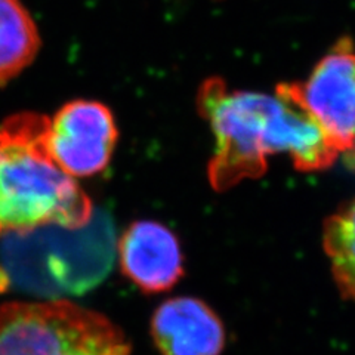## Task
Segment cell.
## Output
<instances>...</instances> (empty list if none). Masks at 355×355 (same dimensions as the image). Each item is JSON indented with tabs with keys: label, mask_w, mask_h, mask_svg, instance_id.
Returning <instances> with one entry per match:
<instances>
[{
	"label": "cell",
	"mask_w": 355,
	"mask_h": 355,
	"mask_svg": "<svg viewBox=\"0 0 355 355\" xmlns=\"http://www.w3.org/2000/svg\"><path fill=\"white\" fill-rule=\"evenodd\" d=\"M119 261L123 274L146 293L171 291L184 274L180 241L155 220H137L123 232Z\"/></svg>",
	"instance_id": "52a82bcc"
},
{
	"label": "cell",
	"mask_w": 355,
	"mask_h": 355,
	"mask_svg": "<svg viewBox=\"0 0 355 355\" xmlns=\"http://www.w3.org/2000/svg\"><path fill=\"white\" fill-rule=\"evenodd\" d=\"M117 139L114 116L103 103L74 99L49 117V151L60 169L74 180L103 172Z\"/></svg>",
	"instance_id": "8992f818"
},
{
	"label": "cell",
	"mask_w": 355,
	"mask_h": 355,
	"mask_svg": "<svg viewBox=\"0 0 355 355\" xmlns=\"http://www.w3.org/2000/svg\"><path fill=\"white\" fill-rule=\"evenodd\" d=\"M40 46L36 22L21 0H0V86L24 71Z\"/></svg>",
	"instance_id": "9c48e42d"
},
{
	"label": "cell",
	"mask_w": 355,
	"mask_h": 355,
	"mask_svg": "<svg viewBox=\"0 0 355 355\" xmlns=\"http://www.w3.org/2000/svg\"><path fill=\"white\" fill-rule=\"evenodd\" d=\"M323 248L342 296L355 301V197L326 219Z\"/></svg>",
	"instance_id": "30bf717a"
},
{
	"label": "cell",
	"mask_w": 355,
	"mask_h": 355,
	"mask_svg": "<svg viewBox=\"0 0 355 355\" xmlns=\"http://www.w3.org/2000/svg\"><path fill=\"white\" fill-rule=\"evenodd\" d=\"M48 128L49 117L33 111L0 123V234L82 230L92 218L91 198L52 157Z\"/></svg>",
	"instance_id": "7a4b0ae2"
},
{
	"label": "cell",
	"mask_w": 355,
	"mask_h": 355,
	"mask_svg": "<svg viewBox=\"0 0 355 355\" xmlns=\"http://www.w3.org/2000/svg\"><path fill=\"white\" fill-rule=\"evenodd\" d=\"M151 335L162 355H219L225 345L220 318L196 297H173L153 315Z\"/></svg>",
	"instance_id": "ba28073f"
},
{
	"label": "cell",
	"mask_w": 355,
	"mask_h": 355,
	"mask_svg": "<svg viewBox=\"0 0 355 355\" xmlns=\"http://www.w3.org/2000/svg\"><path fill=\"white\" fill-rule=\"evenodd\" d=\"M111 263L110 237L10 239L0 254V295H82L101 283Z\"/></svg>",
	"instance_id": "3957f363"
},
{
	"label": "cell",
	"mask_w": 355,
	"mask_h": 355,
	"mask_svg": "<svg viewBox=\"0 0 355 355\" xmlns=\"http://www.w3.org/2000/svg\"><path fill=\"white\" fill-rule=\"evenodd\" d=\"M0 355H130L121 331L98 313L53 301L0 308Z\"/></svg>",
	"instance_id": "277c9868"
},
{
	"label": "cell",
	"mask_w": 355,
	"mask_h": 355,
	"mask_svg": "<svg viewBox=\"0 0 355 355\" xmlns=\"http://www.w3.org/2000/svg\"><path fill=\"white\" fill-rule=\"evenodd\" d=\"M197 110L215 138L207 166L215 191L261 178L274 154H287L301 172L329 169L339 159L323 129L297 101L291 83L279 85L275 94L268 95L230 89L220 77H209L200 85Z\"/></svg>",
	"instance_id": "6da1fadb"
},
{
	"label": "cell",
	"mask_w": 355,
	"mask_h": 355,
	"mask_svg": "<svg viewBox=\"0 0 355 355\" xmlns=\"http://www.w3.org/2000/svg\"><path fill=\"white\" fill-rule=\"evenodd\" d=\"M297 101L314 117L338 151L355 168V48L339 39L304 83H291Z\"/></svg>",
	"instance_id": "5b68a950"
}]
</instances>
